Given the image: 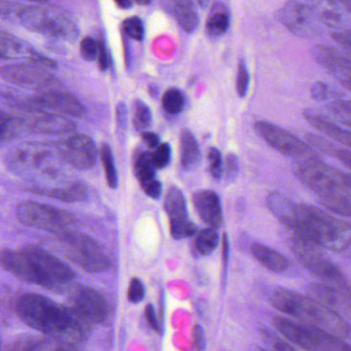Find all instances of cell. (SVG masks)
Wrapping results in <instances>:
<instances>
[{
	"instance_id": "obj_50",
	"label": "cell",
	"mask_w": 351,
	"mask_h": 351,
	"mask_svg": "<svg viewBox=\"0 0 351 351\" xmlns=\"http://www.w3.org/2000/svg\"><path fill=\"white\" fill-rule=\"evenodd\" d=\"M145 317L149 327L156 333H160V328L162 327H160V322H158V317H156V309H154V305L148 304L146 306Z\"/></svg>"
},
{
	"instance_id": "obj_37",
	"label": "cell",
	"mask_w": 351,
	"mask_h": 351,
	"mask_svg": "<svg viewBox=\"0 0 351 351\" xmlns=\"http://www.w3.org/2000/svg\"><path fill=\"white\" fill-rule=\"evenodd\" d=\"M134 125H135L136 130L139 132L146 131L152 125V110L143 101H136Z\"/></svg>"
},
{
	"instance_id": "obj_43",
	"label": "cell",
	"mask_w": 351,
	"mask_h": 351,
	"mask_svg": "<svg viewBox=\"0 0 351 351\" xmlns=\"http://www.w3.org/2000/svg\"><path fill=\"white\" fill-rule=\"evenodd\" d=\"M99 43L92 37H86L80 43V53L86 61L92 62L98 57Z\"/></svg>"
},
{
	"instance_id": "obj_22",
	"label": "cell",
	"mask_w": 351,
	"mask_h": 351,
	"mask_svg": "<svg viewBox=\"0 0 351 351\" xmlns=\"http://www.w3.org/2000/svg\"><path fill=\"white\" fill-rule=\"evenodd\" d=\"M162 8L186 32H193L197 28L199 20L192 0H162Z\"/></svg>"
},
{
	"instance_id": "obj_17",
	"label": "cell",
	"mask_w": 351,
	"mask_h": 351,
	"mask_svg": "<svg viewBox=\"0 0 351 351\" xmlns=\"http://www.w3.org/2000/svg\"><path fill=\"white\" fill-rule=\"evenodd\" d=\"M26 131L45 135H65L75 131L76 123L69 117L55 113L30 111L23 112L20 117Z\"/></svg>"
},
{
	"instance_id": "obj_27",
	"label": "cell",
	"mask_w": 351,
	"mask_h": 351,
	"mask_svg": "<svg viewBox=\"0 0 351 351\" xmlns=\"http://www.w3.org/2000/svg\"><path fill=\"white\" fill-rule=\"evenodd\" d=\"M200 158L197 141L191 132L184 130L180 137V160L184 169H192Z\"/></svg>"
},
{
	"instance_id": "obj_33",
	"label": "cell",
	"mask_w": 351,
	"mask_h": 351,
	"mask_svg": "<svg viewBox=\"0 0 351 351\" xmlns=\"http://www.w3.org/2000/svg\"><path fill=\"white\" fill-rule=\"evenodd\" d=\"M101 162L104 167L105 177H106L108 186L115 189L119 186V175L115 167L114 156L112 149L108 144L104 143L100 149Z\"/></svg>"
},
{
	"instance_id": "obj_57",
	"label": "cell",
	"mask_w": 351,
	"mask_h": 351,
	"mask_svg": "<svg viewBox=\"0 0 351 351\" xmlns=\"http://www.w3.org/2000/svg\"><path fill=\"white\" fill-rule=\"evenodd\" d=\"M152 0H134L135 3L139 4V5H148L152 3Z\"/></svg>"
},
{
	"instance_id": "obj_2",
	"label": "cell",
	"mask_w": 351,
	"mask_h": 351,
	"mask_svg": "<svg viewBox=\"0 0 351 351\" xmlns=\"http://www.w3.org/2000/svg\"><path fill=\"white\" fill-rule=\"evenodd\" d=\"M0 267L22 282L58 293L67 290L76 278L75 272L67 264L34 245L1 250Z\"/></svg>"
},
{
	"instance_id": "obj_23",
	"label": "cell",
	"mask_w": 351,
	"mask_h": 351,
	"mask_svg": "<svg viewBox=\"0 0 351 351\" xmlns=\"http://www.w3.org/2000/svg\"><path fill=\"white\" fill-rule=\"evenodd\" d=\"M315 18L330 28L339 29L344 24V14L334 0H305Z\"/></svg>"
},
{
	"instance_id": "obj_39",
	"label": "cell",
	"mask_w": 351,
	"mask_h": 351,
	"mask_svg": "<svg viewBox=\"0 0 351 351\" xmlns=\"http://www.w3.org/2000/svg\"><path fill=\"white\" fill-rule=\"evenodd\" d=\"M152 160L156 169H165L172 160V148L170 144L162 143L152 154Z\"/></svg>"
},
{
	"instance_id": "obj_54",
	"label": "cell",
	"mask_w": 351,
	"mask_h": 351,
	"mask_svg": "<svg viewBox=\"0 0 351 351\" xmlns=\"http://www.w3.org/2000/svg\"><path fill=\"white\" fill-rule=\"evenodd\" d=\"M142 140L144 143L150 148V149H156L160 145V137L154 132L144 131L141 134Z\"/></svg>"
},
{
	"instance_id": "obj_12",
	"label": "cell",
	"mask_w": 351,
	"mask_h": 351,
	"mask_svg": "<svg viewBox=\"0 0 351 351\" xmlns=\"http://www.w3.org/2000/svg\"><path fill=\"white\" fill-rule=\"evenodd\" d=\"M0 75L10 84L37 93L59 90V82L49 70L31 62L3 66Z\"/></svg>"
},
{
	"instance_id": "obj_55",
	"label": "cell",
	"mask_w": 351,
	"mask_h": 351,
	"mask_svg": "<svg viewBox=\"0 0 351 351\" xmlns=\"http://www.w3.org/2000/svg\"><path fill=\"white\" fill-rule=\"evenodd\" d=\"M115 2L121 8H131L132 5H133L134 0H115Z\"/></svg>"
},
{
	"instance_id": "obj_52",
	"label": "cell",
	"mask_w": 351,
	"mask_h": 351,
	"mask_svg": "<svg viewBox=\"0 0 351 351\" xmlns=\"http://www.w3.org/2000/svg\"><path fill=\"white\" fill-rule=\"evenodd\" d=\"M98 43L99 51L98 57H97V60H98V65L102 71H106V70L108 69L109 66H110V59H109L108 51H107L106 47H105L104 43H103L102 41Z\"/></svg>"
},
{
	"instance_id": "obj_19",
	"label": "cell",
	"mask_w": 351,
	"mask_h": 351,
	"mask_svg": "<svg viewBox=\"0 0 351 351\" xmlns=\"http://www.w3.org/2000/svg\"><path fill=\"white\" fill-rule=\"evenodd\" d=\"M193 204L199 218L210 228L221 227L223 222L220 197L212 190H200L193 195Z\"/></svg>"
},
{
	"instance_id": "obj_46",
	"label": "cell",
	"mask_w": 351,
	"mask_h": 351,
	"mask_svg": "<svg viewBox=\"0 0 351 351\" xmlns=\"http://www.w3.org/2000/svg\"><path fill=\"white\" fill-rule=\"evenodd\" d=\"M239 174V160L234 154H228L223 168V176L228 183L233 182Z\"/></svg>"
},
{
	"instance_id": "obj_4",
	"label": "cell",
	"mask_w": 351,
	"mask_h": 351,
	"mask_svg": "<svg viewBox=\"0 0 351 351\" xmlns=\"http://www.w3.org/2000/svg\"><path fill=\"white\" fill-rule=\"evenodd\" d=\"M293 171L317 196L322 206L338 216L351 217V192L343 172L326 164L321 156L296 160Z\"/></svg>"
},
{
	"instance_id": "obj_51",
	"label": "cell",
	"mask_w": 351,
	"mask_h": 351,
	"mask_svg": "<svg viewBox=\"0 0 351 351\" xmlns=\"http://www.w3.org/2000/svg\"><path fill=\"white\" fill-rule=\"evenodd\" d=\"M193 343L196 351H204L206 350V336L202 326L196 325L193 328Z\"/></svg>"
},
{
	"instance_id": "obj_8",
	"label": "cell",
	"mask_w": 351,
	"mask_h": 351,
	"mask_svg": "<svg viewBox=\"0 0 351 351\" xmlns=\"http://www.w3.org/2000/svg\"><path fill=\"white\" fill-rule=\"evenodd\" d=\"M45 3L24 5L19 19L33 32L53 38L74 39L77 29L73 21L61 8Z\"/></svg>"
},
{
	"instance_id": "obj_18",
	"label": "cell",
	"mask_w": 351,
	"mask_h": 351,
	"mask_svg": "<svg viewBox=\"0 0 351 351\" xmlns=\"http://www.w3.org/2000/svg\"><path fill=\"white\" fill-rule=\"evenodd\" d=\"M315 61L325 68L342 86L351 92V59L331 45H317L313 49Z\"/></svg>"
},
{
	"instance_id": "obj_21",
	"label": "cell",
	"mask_w": 351,
	"mask_h": 351,
	"mask_svg": "<svg viewBox=\"0 0 351 351\" xmlns=\"http://www.w3.org/2000/svg\"><path fill=\"white\" fill-rule=\"evenodd\" d=\"M26 191L36 194V195L55 198V199L66 202H84L88 198V189L84 184L80 183V182H72V183L66 184L61 187L47 188L32 186V187L27 188Z\"/></svg>"
},
{
	"instance_id": "obj_20",
	"label": "cell",
	"mask_w": 351,
	"mask_h": 351,
	"mask_svg": "<svg viewBox=\"0 0 351 351\" xmlns=\"http://www.w3.org/2000/svg\"><path fill=\"white\" fill-rule=\"evenodd\" d=\"M303 115H304L307 123L313 125L317 131L325 134L334 141L343 144L351 150V131L350 130L342 129L327 115L317 112L313 109H306L303 112Z\"/></svg>"
},
{
	"instance_id": "obj_34",
	"label": "cell",
	"mask_w": 351,
	"mask_h": 351,
	"mask_svg": "<svg viewBox=\"0 0 351 351\" xmlns=\"http://www.w3.org/2000/svg\"><path fill=\"white\" fill-rule=\"evenodd\" d=\"M162 108L171 115L179 114L185 105V97L178 88H172L167 90L162 96Z\"/></svg>"
},
{
	"instance_id": "obj_26",
	"label": "cell",
	"mask_w": 351,
	"mask_h": 351,
	"mask_svg": "<svg viewBox=\"0 0 351 351\" xmlns=\"http://www.w3.org/2000/svg\"><path fill=\"white\" fill-rule=\"evenodd\" d=\"M33 49L18 37L0 30V59L12 60L18 58L29 59Z\"/></svg>"
},
{
	"instance_id": "obj_36",
	"label": "cell",
	"mask_w": 351,
	"mask_h": 351,
	"mask_svg": "<svg viewBox=\"0 0 351 351\" xmlns=\"http://www.w3.org/2000/svg\"><path fill=\"white\" fill-rule=\"evenodd\" d=\"M170 229L173 239H177V241L188 239L197 232V227L188 218L171 220Z\"/></svg>"
},
{
	"instance_id": "obj_3",
	"label": "cell",
	"mask_w": 351,
	"mask_h": 351,
	"mask_svg": "<svg viewBox=\"0 0 351 351\" xmlns=\"http://www.w3.org/2000/svg\"><path fill=\"white\" fill-rule=\"evenodd\" d=\"M285 226L292 230L295 237L322 249L340 253L351 247V223L339 220L315 206L295 202Z\"/></svg>"
},
{
	"instance_id": "obj_28",
	"label": "cell",
	"mask_w": 351,
	"mask_h": 351,
	"mask_svg": "<svg viewBox=\"0 0 351 351\" xmlns=\"http://www.w3.org/2000/svg\"><path fill=\"white\" fill-rule=\"evenodd\" d=\"M165 210L171 220L188 218L187 206L183 192L178 187H171L165 198Z\"/></svg>"
},
{
	"instance_id": "obj_32",
	"label": "cell",
	"mask_w": 351,
	"mask_h": 351,
	"mask_svg": "<svg viewBox=\"0 0 351 351\" xmlns=\"http://www.w3.org/2000/svg\"><path fill=\"white\" fill-rule=\"evenodd\" d=\"M230 18L224 8H215L206 22V31L212 36H220L229 28Z\"/></svg>"
},
{
	"instance_id": "obj_30",
	"label": "cell",
	"mask_w": 351,
	"mask_h": 351,
	"mask_svg": "<svg viewBox=\"0 0 351 351\" xmlns=\"http://www.w3.org/2000/svg\"><path fill=\"white\" fill-rule=\"evenodd\" d=\"M218 245L219 235L216 232V229L208 227L196 233L194 247L199 255H210L217 249Z\"/></svg>"
},
{
	"instance_id": "obj_14",
	"label": "cell",
	"mask_w": 351,
	"mask_h": 351,
	"mask_svg": "<svg viewBox=\"0 0 351 351\" xmlns=\"http://www.w3.org/2000/svg\"><path fill=\"white\" fill-rule=\"evenodd\" d=\"M64 162L78 170H88L96 165L98 152L93 140L82 134H72L56 144Z\"/></svg>"
},
{
	"instance_id": "obj_15",
	"label": "cell",
	"mask_w": 351,
	"mask_h": 351,
	"mask_svg": "<svg viewBox=\"0 0 351 351\" xmlns=\"http://www.w3.org/2000/svg\"><path fill=\"white\" fill-rule=\"evenodd\" d=\"M280 20L293 34L300 38H313L321 33L319 21L306 3L289 0L280 10Z\"/></svg>"
},
{
	"instance_id": "obj_56",
	"label": "cell",
	"mask_w": 351,
	"mask_h": 351,
	"mask_svg": "<svg viewBox=\"0 0 351 351\" xmlns=\"http://www.w3.org/2000/svg\"><path fill=\"white\" fill-rule=\"evenodd\" d=\"M340 3L346 6V10H350L351 12V0H338Z\"/></svg>"
},
{
	"instance_id": "obj_59",
	"label": "cell",
	"mask_w": 351,
	"mask_h": 351,
	"mask_svg": "<svg viewBox=\"0 0 351 351\" xmlns=\"http://www.w3.org/2000/svg\"><path fill=\"white\" fill-rule=\"evenodd\" d=\"M28 1L37 2V3H47L49 0H28Z\"/></svg>"
},
{
	"instance_id": "obj_58",
	"label": "cell",
	"mask_w": 351,
	"mask_h": 351,
	"mask_svg": "<svg viewBox=\"0 0 351 351\" xmlns=\"http://www.w3.org/2000/svg\"><path fill=\"white\" fill-rule=\"evenodd\" d=\"M199 5L202 6V8H206L208 6V0H197Z\"/></svg>"
},
{
	"instance_id": "obj_13",
	"label": "cell",
	"mask_w": 351,
	"mask_h": 351,
	"mask_svg": "<svg viewBox=\"0 0 351 351\" xmlns=\"http://www.w3.org/2000/svg\"><path fill=\"white\" fill-rule=\"evenodd\" d=\"M255 128L268 145L288 158L302 160L319 156L308 144L278 125L267 121H258Z\"/></svg>"
},
{
	"instance_id": "obj_38",
	"label": "cell",
	"mask_w": 351,
	"mask_h": 351,
	"mask_svg": "<svg viewBox=\"0 0 351 351\" xmlns=\"http://www.w3.org/2000/svg\"><path fill=\"white\" fill-rule=\"evenodd\" d=\"M311 97L319 102H331L339 100L341 95L325 82H315L311 88Z\"/></svg>"
},
{
	"instance_id": "obj_9",
	"label": "cell",
	"mask_w": 351,
	"mask_h": 351,
	"mask_svg": "<svg viewBox=\"0 0 351 351\" xmlns=\"http://www.w3.org/2000/svg\"><path fill=\"white\" fill-rule=\"evenodd\" d=\"M57 239L64 255L86 271L99 274L110 269V260L88 235L70 230L58 234Z\"/></svg>"
},
{
	"instance_id": "obj_41",
	"label": "cell",
	"mask_w": 351,
	"mask_h": 351,
	"mask_svg": "<svg viewBox=\"0 0 351 351\" xmlns=\"http://www.w3.org/2000/svg\"><path fill=\"white\" fill-rule=\"evenodd\" d=\"M264 341L267 344L269 351H295L290 344L287 343L280 336L267 329L261 330Z\"/></svg>"
},
{
	"instance_id": "obj_5",
	"label": "cell",
	"mask_w": 351,
	"mask_h": 351,
	"mask_svg": "<svg viewBox=\"0 0 351 351\" xmlns=\"http://www.w3.org/2000/svg\"><path fill=\"white\" fill-rule=\"evenodd\" d=\"M271 303L278 311L299 319L301 324L346 339L351 330L348 322L337 311L324 306L309 296L278 288L271 295Z\"/></svg>"
},
{
	"instance_id": "obj_6",
	"label": "cell",
	"mask_w": 351,
	"mask_h": 351,
	"mask_svg": "<svg viewBox=\"0 0 351 351\" xmlns=\"http://www.w3.org/2000/svg\"><path fill=\"white\" fill-rule=\"evenodd\" d=\"M291 245L298 261L313 276L319 278L322 284L333 289L341 299L344 306L351 309L350 282L342 270L324 254L322 247L295 235Z\"/></svg>"
},
{
	"instance_id": "obj_45",
	"label": "cell",
	"mask_w": 351,
	"mask_h": 351,
	"mask_svg": "<svg viewBox=\"0 0 351 351\" xmlns=\"http://www.w3.org/2000/svg\"><path fill=\"white\" fill-rule=\"evenodd\" d=\"M250 75L247 72V66L243 61H241L237 69V90L239 97H245L249 90Z\"/></svg>"
},
{
	"instance_id": "obj_35",
	"label": "cell",
	"mask_w": 351,
	"mask_h": 351,
	"mask_svg": "<svg viewBox=\"0 0 351 351\" xmlns=\"http://www.w3.org/2000/svg\"><path fill=\"white\" fill-rule=\"evenodd\" d=\"M327 108L330 113L342 125L351 129V101L334 100L329 102Z\"/></svg>"
},
{
	"instance_id": "obj_40",
	"label": "cell",
	"mask_w": 351,
	"mask_h": 351,
	"mask_svg": "<svg viewBox=\"0 0 351 351\" xmlns=\"http://www.w3.org/2000/svg\"><path fill=\"white\" fill-rule=\"evenodd\" d=\"M123 32L129 38L141 41L144 37V27L141 19L132 16L127 19L123 24Z\"/></svg>"
},
{
	"instance_id": "obj_31",
	"label": "cell",
	"mask_w": 351,
	"mask_h": 351,
	"mask_svg": "<svg viewBox=\"0 0 351 351\" xmlns=\"http://www.w3.org/2000/svg\"><path fill=\"white\" fill-rule=\"evenodd\" d=\"M24 130L19 117H12L0 109V144L14 139Z\"/></svg>"
},
{
	"instance_id": "obj_1",
	"label": "cell",
	"mask_w": 351,
	"mask_h": 351,
	"mask_svg": "<svg viewBox=\"0 0 351 351\" xmlns=\"http://www.w3.org/2000/svg\"><path fill=\"white\" fill-rule=\"evenodd\" d=\"M16 311L29 327L70 346L82 343L90 332V322L77 311L41 295H22L16 301Z\"/></svg>"
},
{
	"instance_id": "obj_48",
	"label": "cell",
	"mask_w": 351,
	"mask_h": 351,
	"mask_svg": "<svg viewBox=\"0 0 351 351\" xmlns=\"http://www.w3.org/2000/svg\"><path fill=\"white\" fill-rule=\"evenodd\" d=\"M331 36L336 43H338L348 55L351 56V30L332 32Z\"/></svg>"
},
{
	"instance_id": "obj_10",
	"label": "cell",
	"mask_w": 351,
	"mask_h": 351,
	"mask_svg": "<svg viewBox=\"0 0 351 351\" xmlns=\"http://www.w3.org/2000/svg\"><path fill=\"white\" fill-rule=\"evenodd\" d=\"M276 330L289 341L306 351H351L344 339L282 317H274Z\"/></svg>"
},
{
	"instance_id": "obj_24",
	"label": "cell",
	"mask_w": 351,
	"mask_h": 351,
	"mask_svg": "<svg viewBox=\"0 0 351 351\" xmlns=\"http://www.w3.org/2000/svg\"><path fill=\"white\" fill-rule=\"evenodd\" d=\"M6 351H77L73 346L63 343L53 338L23 337L10 344Z\"/></svg>"
},
{
	"instance_id": "obj_11",
	"label": "cell",
	"mask_w": 351,
	"mask_h": 351,
	"mask_svg": "<svg viewBox=\"0 0 351 351\" xmlns=\"http://www.w3.org/2000/svg\"><path fill=\"white\" fill-rule=\"evenodd\" d=\"M16 218L24 226L55 234L73 230L75 218L71 213L49 204L25 202L16 208Z\"/></svg>"
},
{
	"instance_id": "obj_47",
	"label": "cell",
	"mask_w": 351,
	"mask_h": 351,
	"mask_svg": "<svg viewBox=\"0 0 351 351\" xmlns=\"http://www.w3.org/2000/svg\"><path fill=\"white\" fill-rule=\"evenodd\" d=\"M327 156L337 158L342 164L351 169V150L340 148L332 143L331 147L328 150Z\"/></svg>"
},
{
	"instance_id": "obj_42",
	"label": "cell",
	"mask_w": 351,
	"mask_h": 351,
	"mask_svg": "<svg viewBox=\"0 0 351 351\" xmlns=\"http://www.w3.org/2000/svg\"><path fill=\"white\" fill-rule=\"evenodd\" d=\"M208 165H210V173L215 179L219 180L223 176V165L222 154L217 148L212 147L208 150Z\"/></svg>"
},
{
	"instance_id": "obj_29",
	"label": "cell",
	"mask_w": 351,
	"mask_h": 351,
	"mask_svg": "<svg viewBox=\"0 0 351 351\" xmlns=\"http://www.w3.org/2000/svg\"><path fill=\"white\" fill-rule=\"evenodd\" d=\"M134 172L136 178L142 185L156 179V167L152 160L149 152H140L134 162Z\"/></svg>"
},
{
	"instance_id": "obj_60",
	"label": "cell",
	"mask_w": 351,
	"mask_h": 351,
	"mask_svg": "<svg viewBox=\"0 0 351 351\" xmlns=\"http://www.w3.org/2000/svg\"><path fill=\"white\" fill-rule=\"evenodd\" d=\"M260 351H267V350H260Z\"/></svg>"
},
{
	"instance_id": "obj_7",
	"label": "cell",
	"mask_w": 351,
	"mask_h": 351,
	"mask_svg": "<svg viewBox=\"0 0 351 351\" xmlns=\"http://www.w3.org/2000/svg\"><path fill=\"white\" fill-rule=\"evenodd\" d=\"M10 104L22 112L40 111L70 117H84L86 110L84 105L72 95L60 90L36 93L33 96H21L8 90L0 93Z\"/></svg>"
},
{
	"instance_id": "obj_44",
	"label": "cell",
	"mask_w": 351,
	"mask_h": 351,
	"mask_svg": "<svg viewBox=\"0 0 351 351\" xmlns=\"http://www.w3.org/2000/svg\"><path fill=\"white\" fill-rule=\"evenodd\" d=\"M145 297V287L138 278H132L128 289V299L132 303H140Z\"/></svg>"
},
{
	"instance_id": "obj_25",
	"label": "cell",
	"mask_w": 351,
	"mask_h": 351,
	"mask_svg": "<svg viewBox=\"0 0 351 351\" xmlns=\"http://www.w3.org/2000/svg\"><path fill=\"white\" fill-rule=\"evenodd\" d=\"M251 253L261 265L276 274L286 271L290 265L289 260L280 252L261 243H253L251 245Z\"/></svg>"
},
{
	"instance_id": "obj_53",
	"label": "cell",
	"mask_w": 351,
	"mask_h": 351,
	"mask_svg": "<svg viewBox=\"0 0 351 351\" xmlns=\"http://www.w3.org/2000/svg\"><path fill=\"white\" fill-rule=\"evenodd\" d=\"M117 121L119 129L121 132H125L128 128V108L123 103L117 105Z\"/></svg>"
},
{
	"instance_id": "obj_16",
	"label": "cell",
	"mask_w": 351,
	"mask_h": 351,
	"mask_svg": "<svg viewBox=\"0 0 351 351\" xmlns=\"http://www.w3.org/2000/svg\"><path fill=\"white\" fill-rule=\"evenodd\" d=\"M70 307L90 324H102L109 315L106 299L95 289L77 287L70 294Z\"/></svg>"
},
{
	"instance_id": "obj_49",
	"label": "cell",
	"mask_w": 351,
	"mask_h": 351,
	"mask_svg": "<svg viewBox=\"0 0 351 351\" xmlns=\"http://www.w3.org/2000/svg\"><path fill=\"white\" fill-rule=\"evenodd\" d=\"M142 189L144 190L146 195L154 198V199H158L162 195V184L158 180L154 179L142 185Z\"/></svg>"
}]
</instances>
